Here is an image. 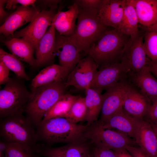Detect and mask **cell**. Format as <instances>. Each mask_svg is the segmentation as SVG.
Instances as JSON below:
<instances>
[{
  "instance_id": "cell-26",
  "label": "cell",
  "mask_w": 157,
  "mask_h": 157,
  "mask_svg": "<svg viewBox=\"0 0 157 157\" xmlns=\"http://www.w3.org/2000/svg\"><path fill=\"white\" fill-rule=\"evenodd\" d=\"M85 103L87 113L84 121L90 126L96 122L101 112L103 103V95L97 91L88 88L85 90Z\"/></svg>"
},
{
  "instance_id": "cell-5",
  "label": "cell",
  "mask_w": 157,
  "mask_h": 157,
  "mask_svg": "<svg viewBox=\"0 0 157 157\" xmlns=\"http://www.w3.org/2000/svg\"><path fill=\"white\" fill-rule=\"evenodd\" d=\"M34 126L23 114L2 119L0 135L7 142L19 143L32 149L38 138Z\"/></svg>"
},
{
  "instance_id": "cell-22",
  "label": "cell",
  "mask_w": 157,
  "mask_h": 157,
  "mask_svg": "<svg viewBox=\"0 0 157 157\" xmlns=\"http://www.w3.org/2000/svg\"><path fill=\"white\" fill-rule=\"evenodd\" d=\"M70 73L67 68L56 64L51 65L40 71L32 80V88L53 82H66Z\"/></svg>"
},
{
  "instance_id": "cell-38",
  "label": "cell",
  "mask_w": 157,
  "mask_h": 157,
  "mask_svg": "<svg viewBox=\"0 0 157 157\" xmlns=\"http://www.w3.org/2000/svg\"><path fill=\"white\" fill-rule=\"evenodd\" d=\"M126 149L133 157H151L139 147L128 146L126 147Z\"/></svg>"
},
{
  "instance_id": "cell-3",
  "label": "cell",
  "mask_w": 157,
  "mask_h": 157,
  "mask_svg": "<svg viewBox=\"0 0 157 157\" xmlns=\"http://www.w3.org/2000/svg\"><path fill=\"white\" fill-rule=\"evenodd\" d=\"M130 38L118 29H108L91 46L88 55L98 68L120 62L124 47Z\"/></svg>"
},
{
  "instance_id": "cell-29",
  "label": "cell",
  "mask_w": 157,
  "mask_h": 157,
  "mask_svg": "<svg viewBox=\"0 0 157 157\" xmlns=\"http://www.w3.org/2000/svg\"><path fill=\"white\" fill-rule=\"evenodd\" d=\"M0 61L3 62L19 78L26 80H30L21 60L12 54L6 52L1 48L0 49Z\"/></svg>"
},
{
  "instance_id": "cell-8",
  "label": "cell",
  "mask_w": 157,
  "mask_h": 157,
  "mask_svg": "<svg viewBox=\"0 0 157 157\" xmlns=\"http://www.w3.org/2000/svg\"><path fill=\"white\" fill-rule=\"evenodd\" d=\"M89 88L101 93L129 78L130 71L122 62H116L99 67Z\"/></svg>"
},
{
  "instance_id": "cell-11",
  "label": "cell",
  "mask_w": 157,
  "mask_h": 157,
  "mask_svg": "<svg viewBox=\"0 0 157 157\" xmlns=\"http://www.w3.org/2000/svg\"><path fill=\"white\" fill-rule=\"evenodd\" d=\"M131 86L126 80L106 90L103 95L101 116L98 122L101 124L122 108L126 93Z\"/></svg>"
},
{
  "instance_id": "cell-39",
  "label": "cell",
  "mask_w": 157,
  "mask_h": 157,
  "mask_svg": "<svg viewBox=\"0 0 157 157\" xmlns=\"http://www.w3.org/2000/svg\"><path fill=\"white\" fill-rule=\"evenodd\" d=\"M7 0H0V22L4 19H6V17H7L8 15V13L6 12L4 8L5 4L6 3Z\"/></svg>"
},
{
  "instance_id": "cell-17",
  "label": "cell",
  "mask_w": 157,
  "mask_h": 157,
  "mask_svg": "<svg viewBox=\"0 0 157 157\" xmlns=\"http://www.w3.org/2000/svg\"><path fill=\"white\" fill-rule=\"evenodd\" d=\"M151 104L150 100L141 91L131 86L126 93L122 108L131 116L142 119L146 117Z\"/></svg>"
},
{
  "instance_id": "cell-41",
  "label": "cell",
  "mask_w": 157,
  "mask_h": 157,
  "mask_svg": "<svg viewBox=\"0 0 157 157\" xmlns=\"http://www.w3.org/2000/svg\"><path fill=\"white\" fill-rule=\"evenodd\" d=\"M145 28L146 29V31L157 32V21L154 24L150 27Z\"/></svg>"
},
{
  "instance_id": "cell-21",
  "label": "cell",
  "mask_w": 157,
  "mask_h": 157,
  "mask_svg": "<svg viewBox=\"0 0 157 157\" xmlns=\"http://www.w3.org/2000/svg\"><path fill=\"white\" fill-rule=\"evenodd\" d=\"M139 119L129 115L122 108L103 123L98 122L104 129H115L133 138Z\"/></svg>"
},
{
  "instance_id": "cell-1",
  "label": "cell",
  "mask_w": 157,
  "mask_h": 157,
  "mask_svg": "<svg viewBox=\"0 0 157 157\" xmlns=\"http://www.w3.org/2000/svg\"><path fill=\"white\" fill-rule=\"evenodd\" d=\"M88 126L73 123L64 117H55L42 121L36 133L38 140L48 144L85 142Z\"/></svg>"
},
{
  "instance_id": "cell-16",
  "label": "cell",
  "mask_w": 157,
  "mask_h": 157,
  "mask_svg": "<svg viewBox=\"0 0 157 157\" xmlns=\"http://www.w3.org/2000/svg\"><path fill=\"white\" fill-rule=\"evenodd\" d=\"M35 50V67H39L53 63L56 55V29L52 22L38 43Z\"/></svg>"
},
{
  "instance_id": "cell-2",
  "label": "cell",
  "mask_w": 157,
  "mask_h": 157,
  "mask_svg": "<svg viewBox=\"0 0 157 157\" xmlns=\"http://www.w3.org/2000/svg\"><path fill=\"white\" fill-rule=\"evenodd\" d=\"M65 83L53 82L32 88L24 112L34 126L40 124L46 113L67 93Z\"/></svg>"
},
{
  "instance_id": "cell-33",
  "label": "cell",
  "mask_w": 157,
  "mask_h": 157,
  "mask_svg": "<svg viewBox=\"0 0 157 157\" xmlns=\"http://www.w3.org/2000/svg\"><path fill=\"white\" fill-rule=\"evenodd\" d=\"M103 0H75L73 1L78 8L98 15Z\"/></svg>"
},
{
  "instance_id": "cell-4",
  "label": "cell",
  "mask_w": 157,
  "mask_h": 157,
  "mask_svg": "<svg viewBox=\"0 0 157 157\" xmlns=\"http://www.w3.org/2000/svg\"><path fill=\"white\" fill-rule=\"evenodd\" d=\"M78 9L75 31L72 35L68 37L81 52L88 55L91 46L108 29L98 15Z\"/></svg>"
},
{
  "instance_id": "cell-25",
  "label": "cell",
  "mask_w": 157,
  "mask_h": 157,
  "mask_svg": "<svg viewBox=\"0 0 157 157\" xmlns=\"http://www.w3.org/2000/svg\"><path fill=\"white\" fill-rule=\"evenodd\" d=\"M135 9L139 23L148 28L157 21V0H130Z\"/></svg>"
},
{
  "instance_id": "cell-44",
  "label": "cell",
  "mask_w": 157,
  "mask_h": 157,
  "mask_svg": "<svg viewBox=\"0 0 157 157\" xmlns=\"http://www.w3.org/2000/svg\"></svg>"
},
{
  "instance_id": "cell-42",
  "label": "cell",
  "mask_w": 157,
  "mask_h": 157,
  "mask_svg": "<svg viewBox=\"0 0 157 157\" xmlns=\"http://www.w3.org/2000/svg\"><path fill=\"white\" fill-rule=\"evenodd\" d=\"M150 123L157 136V123Z\"/></svg>"
},
{
  "instance_id": "cell-15",
  "label": "cell",
  "mask_w": 157,
  "mask_h": 157,
  "mask_svg": "<svg viewBox=\"0 0 157 157\" xmlns=\"http://www.w3.org/2000/svg\"><path fill=\"white\" fill-rule=\"evenodd\" d=\"M133 138L145 153L151 157H157V136L148 120H138Z\"/></svg>"
},
{
  "instance_id": "cell-12",
  "label": "cell",
  "mask_w": 157,
  "mask_h": 157,
  "mask_svg": "<svg viewBox=\"0 0 157 157\" xmlns=\"http://www.w3.org/2000/svg\"><path fill=\"white\" fill-rule=\"evenodd\" d=\"M98 66L89 55L81 59L69 73L66 82L67 88L73 86L79 90L89 88L98 72Z\"/></svg>"
},
{
  "instance_id": "cell-40",
  "label": "cell",
  "mask_w": 157,
  "mask_h": 157,
  "mask_svg": "<svg viewBox=\"0 0 157 157\" xmlns=\"http://www.w3.org/2000/svg\"><path fill=\"white\" fill-rule=\"evenodd\" d=\"M148 65L152 73L157 79V62H152L150 60Z\"/></svg>"
},
{
  "instance_id": "cell-43",
  "label": "cell",
  "mask_w": 157,
  "mask_h": 157,
  "mask_svg": "<svg viewBox=\"0 0 157 157\" xmlns=\"http://www.w3.org/2000/svg\"><path fill=\"white\" fill-rule=\"evenodd\" d=\"M94 157L93 156H91V157Z\"/></svg>"
},
{
  "instance_id": "cell-30",
  "label": "cell",
  "mask_w": 157,
  "mask_h": 157,
  "mask_svg": "<svg viewBox=\"0 0 157 157\" xmlns=\"http://www.w3.org/2000/svg\"><path fill=\"white\" fill-rule=\"evenodd\" d=\"M86 113L85 98L80 96L65 117L71 122L77 124L79 122L84 120Z\"/></svg>"
},
{
  "instance_id": "cell-13",
  "label": "cell",
  "mask_w": 157,
  "mask_h": 157,
  "mask_svg": "<svg viewBox=\"0 0 157 157\" xmlns=\"http://www.w3.org/2000/svg\"><path fill=\"white\" fill-rule=\"evenodd\" d=\"M56 48L59 65L67 68L70 72L81 59V52L68 36L56 33Z\"/></svg>"
},
{
  "instance_id": "cell-20",
  "label": "cell",
  "mask_w": 157,
  "mask_h": 157,
  "mask_svg": "<svg viewBox=\"0 0 157 157\" xmlns=\"http://www.w3.org/2000/svg\"><path fill=\"white\" fill-rule=\"evenodd\" d=\"M68 8L66 11H59L57 12L52 22L59 34L66 36H70L73 33L78 13V7L74 3Z\"/></svg>"
},
{
  "instance_id": "cell-6",
  "label": "cell",
  "mask_w": 157,
  "mask_h": 157,
  "mask_svg": "<svg viewBox=\"0 0 157 157\" xmlns=\"http://www.w3.org/2000/svg\"><path fill=\"white\" fill-rule=\"evenodd\" d=\"M30 94L22 82L10 78L0 91V118L22 115Z\"/></svg>"
},
{
  "instance_id": "cell-32",
  "label": "cell",
  "mask_w": 157,
  "mask_h": 157,
  "mask_svg": "<svg viewBox=\"0 0 157 157\" xmlns=\"http://www.w3.org/2000/svg\"><path fill=\"white\" fill-rule=\"evenodd\" d=\"M32 149L19 143L6 142L5 157H32Z\"/></svg>"
},
{
  "instance_id": "cell-27",
  "label": "cell",
  "mask_w": 157,
  "mask_h": 157,
  "mask_svg": "<svg viewBox=\"0 0 157 157\" xmlns=\"http://www.w3.org/2000/svg\"><path fill=\"white\" fill-rule=\"evenodd\" d=\"M139 21L130 0H126L123 18L119 30L124 34L133 38L140 33L138 30Z\"/></svg>"
},
{
  "instance_id": "cell-23",
  "label": "cell",
  "mask_w": 157,
  "mask_h": 157,
  "mask_svg": "<svg viewBox=\"0 0 157 157\" xmlns=\"http://www.w3.org/2000/svg\"><path fill=\"white\" fill-rule=\"evenodd\" d=\"M43 156L54 157H90L89 147L84 142L69 143L63 146L39 149Z\"/></svg>"
},
{
  "instance_id": "cell-28",
  "label": "cell",
  "mask_w": 157,
  "mask_h": 157,
  "mask_svg": "<svg viewBox=\"0 0 157 157\" xmlns=\"http://www.w3.org/2000/svg\"><path fill=\"white\" fill-rule=\"evenodd\" d=\"M79 96L66 93L46 113L42 121L55 117H65Z\"/></svg>"
},
{
  "instance_id": "cell-35",
  "label": "cell",
  "mask_w": 157,
  "mask_h": 157,
  "mask_svg": "<svg viewBox=\"0 0 157 157\" xmlns=\"http://www.w3.org/2000/svg\"><path fill=\"white\" fill-rule=\"evenodd\" d=\"M36 1L35 0H8L7 1L6 8L9 10L11 8H15L17 4H21L22 6L35 7V3Z\"/></svg>"
},
{
  "instance_id": "cell-9",
  "label": "cell",
  "mask_w": 157,
  "mask_h": 157,
  "mask_svg": "<svg viewBox=\"0 0 157 157\" xmlns=\"http://www.w3.org/2000/svg\"><path fill=\"white\" fill-rule=\"evenodd\" d=\"M144 34L130 37L126 43L123 50L121 61L130 71L135 73L148 65L150 60L146 55L143 45Z\"/></svg>"
},
{
  "instance_id": "cell-31",
  "label": "cell",
  "mask_w": 157,
  "mask_h": 157,
  "mask_svg": "<svg viewBox=\"0 0 157 157\" xmlns=\"http://www.w3.org/2000/svg\"><path fill=\"white\" fill-rule=\"evenodd\" d=\"M143 45L148 58L157 62V32L146 31L144 34Z\"/></svg>"
},
{
  "instance_id": "cell-19",
  "label": "cell",
  "mask_w": 157,
  "mask_h": 157,
  "mask_svg": "<svg viewBox=\"0 0 157 157\" xmlns=\"http://www.w3.org/2000/svg\"><path fill=\"white\" fill-rule=\"evenodd\" d=\"M129 78L151 103L157 99V79L154 76L148 65L138 72L130 73Z\"/></svg>"
},
{
  "instance_id": "cell-37",
  "label": "cell",
  "mask_w": 157,
  "mask_h": 157,
  "mask_svg": "<svg viewBox=\"0 0 157 157\" xmlns=\"http://www.w3.org/2000/svg\"><path fill=\"white\" fill-rule=\"evenodd\" d=\"M10 69L2 61H0V84H6L9 80Z\"/></svg>"
},
{
  "instance_id": "cell-14",
  "label": "cell",
  "mask_w": 157,
  "mask_h": 157,
  "mask_svg": "<svg viewBox=\"0 0 157 157\" xmlns=\"http://www.w3.org/2000/svg\"><path fill=\"white\" fill-rule=\"evenodd\" d=\"M40 12L35 7L21 6L7 17L0 26V32L5 36H13L15 31L28 22H31Z\"/></svg>"
},
{
  "instance_id": "cell-24",
  "label": "cell",
  "mask_w": 157,
  "mask_h": 157,
  "mask_svg": "<svg viewBox=\"0 0 157 157\" xmlns=\"http://www.w3.org/2000/svg\"><path fill=\"white\" fill-rule=\"evenodd\" d=\"M4 43L12 54L20 60L35 67L36 60L33 57L35 47L30 42L22 38H12Z\"/></svg>"
},
{
  "instance_id": "cell-36",
  "label": "cell",
  "mask_w": 157,
  "mask_h": 157,
  "mask_svg": "<svg viewBox=\"0 0 157 157\" xmlns=\"http://www.w3.org/2000/svg\"><path fill=\"white\" fill-rule=\"evenodd\" d=\"M146 117L150 122L157 123V99L151 103Z\"/></svg>"
},
{
  "instance_id": "cell-18",
  "label": "cell",
  "mask_w": 157,
  "mask_h": 157,
  "mask_svg": "<svg viewBox=\"0 0 157 157\" xmlns=\"http://www.w3.org/2000/svg\"><path fill=\"white\" fill-rule=\"evenodd\" d=\"M126 0H103L98 16L107 26L119 29L121 22Z\"/></svg>"
},
{
  "instance_id": "cell-7",
  "label": "cell",
  "mask_w": 157,
  "mask_h": 157,
  "mask_svg": "<svg viewBox=\"0 0 157 157\" xmlns=\"http://www.w3.org/2000/svg\"><path fill=\"white\" fill-rule=\"evenodd\" d=\"M96 146L111 149L117 153L127 152L126 148L134 143L131 138L120 131L104 129L98 122L89 126L85 135Z\"/></svg>"
},
{
  "instance_id": "cell-34",
  "label": "cell",
  "mask_w": 157,
  "mask_h": 157,
  "mask_svg": "<svg viewBox=\"0 0 157 157\" xmlns=\"http://www.w3.org/2000/svg\"><path fill=\"white\" fill-rule=\"evenodd\" d=\"M94 157H117L114 151L108 149L96 146L94 150Z\"/></svg>"
},
{
  "instance_id": "cell-10",
  "label": "cell",
  "mask_w": 157,
  "mask_h": 157,
  "mask_svg": "<svg viewBox=\"0 0 157 157\" xmlns=\"http://www.w3.org/2000/svg\"><path fill=\"white\" fill-rule=\"evenodd\" d=\"M56 8L43 9L34 20L25 28L14 33L13 38H22L30 42L35 48L52 24Z\"/></svg>"
}]
</instances>
